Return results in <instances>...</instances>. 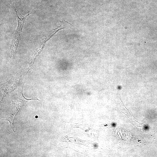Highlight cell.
Segmentation results:
<instances>
[{"mask_svg": "<svg viewBox=\"0 0 157 157\" xmlns=\"http://www.w3.org/2000/svg\"><path fill=\"white\" fill-rule=\"evenodd\" d=\"M18 21L17 27L13 35V40L10 46V51L11 55L13 56L17 48L19 41L21 37L22 28L25 19L27 17L32 13H28L25 16H22L19 11L14 6Z\"/></svg>", "mask_w": 157, "mask_h": 157, "instance_id": "6da1fadb", "label": "cell"}, {"mask_svg": "<svg viewBox=\"0 0 157 157\" xmlns=\"http://www.w3.org/2000/svg\"><path fill=\"white\" fill-rule=\"evenodd\" d=\"M22 79V76H17L11 78L6 83L1 85L4 97L15 89L20 84Z\"/></svg>", "mask_w": 157, "mask_h": 157, "instance_id": "7a4b0ae2", "label": "cell"}]
</instances>
